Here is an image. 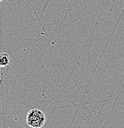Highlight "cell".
<instances>
[{
	"mask_svg": "<svg viewBox=\"0 0 124 128\" xmlns=\"http://www.w3.org/2000/svg\"><path fill=\"white\" fill-rule=\"evenodd\" d=\"M46 117L43 112L33 108L29 112L27 116V123L32 128H40L45 124Z\"/></svg>",
	"mask_w": 124,
	"mask_h": 128,
	"instance_id": "obj_1",
	"label": "cell"
},
{
	"mask_svg": "<svg viewBox=\"0 0 124 128\" xmlns=\"http://www.w3.org/2000/svg\"><path fill=\"white\" fill-rule=\"evenodd\" d=\"M10 64V56L8 53H0V68L5 69Z\"/></svg>",
	"mask_w": 124,
	"mask_h": 128,
	"instance_id": "obj_2",
	"label": "cell"
},
{
	"mask_svg": "<svg viewBox=\"0 0 124 128\" xmlns=\"http://www.w3.org/2000/svg\"><path fill=\"white\" fill-rule=\"evenodd\" d=\"M2 83V74H1V72L0 71V85Z\"/></svg>",
	"mask_w": 124,
	"mask_h": 128,
	"instance_id": "obj_3",
	"label": "cell"
},
{
	"mask_svg": "<svg viewBox=\"0 0 124 128\" xmlns=\"http://www.w3.org/2000/svg\"><path fill=\"white\" fill-rule=\"evenodd\" d=\"M3 1V0H0V2H1V1Z\"/></svg>",
	"mask_w": 124,
	"mask_h": 128,
	"instance_id": "obj_4",
	"label": "cell"
}]
</instances>
